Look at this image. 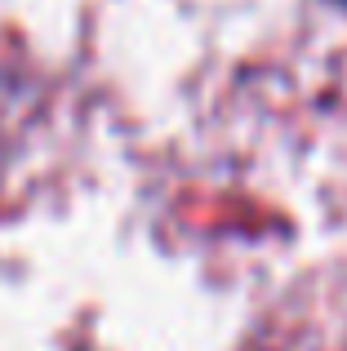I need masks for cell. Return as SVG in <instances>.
I'll list each match as a JSON object with an SVG mask.
<instances>
[]
</instances>
